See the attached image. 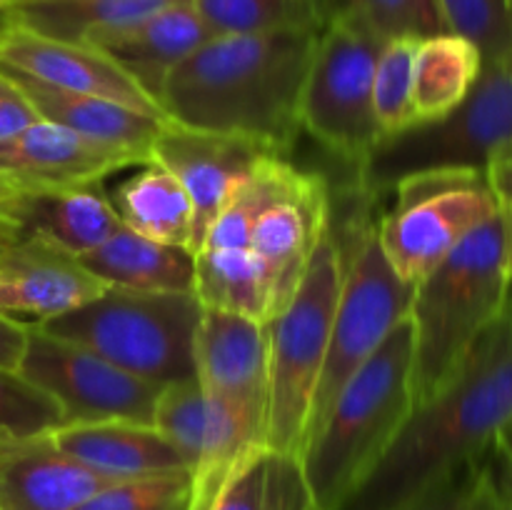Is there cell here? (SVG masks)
<instances>
[{
    "label": "cell",
    "instance_id": "cell-1",
    "mask_svg": "<svg viewBox=\"0 0 512 510\" xmlns=\"http://www.w3.org/2000/svg\"><path fill=\"white\" fill-rule=\"evenodd\" d=\"M323 20L210 38L168 75L160 110L170 123L240 135L288 155L300 133V93Z\"/></svg>",
    "mask_w": 512,
    "mask_h": 510
},
{
    "label": "cell",
    "instance_id": "cell-2",
    "mask_svg": "<svg viewBox=\"0 0 512 510\" xmlns=\"http://www.w3.org/2000/svg\"><path fill=\"white\" fill-rule=\"evenodd\" d=\"M512 415V293L453 378L405 420L383 458L338 510H393L488 453Z\"/></svg>",
    "mask_w": 512,
    "mask_h": 510
},
{
    "label": "cell",
    "instance_id": "cell-3",
    "mask_svg": "<svg viewBox=\"0 0 512 510\" xmlns=\"http://www.w3.org/2000/svg\"><path fill=\"white\" fill-rule=\"evenodd\" d=\"M512 293L503 210L460 240L413 288V393L428 403L460 368Z\"/></svg>",
    "mask_w": 512,
    "mask_h": 510
},
{
    "label": "cell",
    "instance_id": "cell-4",
    "mask_svg": "<svg viewBox=\"0 0 512 510\" xmlns=\"http://www.w3.org/2000/svg\"><path fill=\"white\" fill-rule=\"evenodd\" d=\"M415 410L413 323L405 315L343 385L303 450L318 510H338L393 445Z\"/></svg>",
    "mask_w": 512,
    "mask_h": 510
},
{
    "label": "cell",
    "instance_id": "cell-5",
    "mask_svg": "<svg viewBox=\"0 0 512 510\" xmlns=\"http://www.w3.org/2000/svg\"><path fill=\"white\" fill-rule=\"evenodd\" d=\"M343 275V245L333 225H328L290 303L265 325L270 378L265 420L268 448L303 455Z\"/></svg>",
    "mask_w": 512,
    "mask_h": 510
},
{
    "label": "cell",
    "instance_id": "cell-6",
    "mask_svg": "<svg viewBox=\"0 0 512 510\" xmlns=\"http://www.w3.org/2000/svg\"><path fill=\"white\" fill-rule=\"evenodd\" d=\"M203 305L195 293L108 288L90 303L33 325L53 338L83 345L108 363L173 385L195 378L193 340Z\"/></svg>",
    "mask_w": 512,
    "mask_h": 510
},
{
    "label": "cell",
    "instance_id": "cell-7",
    "mask_svg": "<svg viewBox=\"0 0 512 510\" xmlns=\"http://www.w3.org/2000/svg\"><path fill=\"white\" fill-rule=\"evenodd\" d=\"M508 143L512 73L503 63H483L478 83L453 113L380 140L355 170V185L365 198H378L415 175H485L490 158Z\"/></svg>",
    "mask_w": 512,
    "mask_h": 510
},
{
    "label": "cell",
    "instance_id": "cell-8",
    "mask_svg": "<svg viewBox=\"0 0 512 510\" xmlns=\"http://www.w3.org/2000/svg\"><path fill=\"white\" fill-rule=\"evenodd\" d=\"M383 43L343 0L325 13L300 93V130L355 170L380 143L373 83Z\"/></svg>",
    "mask_w": 512,
    "mask_h": 510
},
{
    "label": "cell",
    "instance_id": "cell-9",
    "mask_svg": "<svg viewBox=\"0 0 512 510\" xmlns=\"http://www.w3.org/2000/svg\"><path fill=\"white\" fill-rule=\"evenodd\" d=\"M353 235L350 243L340 240L345 255L343 288L313 400L308 438L325 420L343 385L368 363L395 325L410 313L413 300V285L403 283L385 260L375 225H360Z\"/></svg>",
    "mask_w": 512,
    "mask_h": 510
},
{
    "label": "cell",
    "instance_id": "cell-10",
    "mask_svg": "<svg viewBox=\"0 0 512 510\" xmlns=\"http://www.w3.org/2000/svg\"><path fill=\"white\" fill-rule=\"evenodd\" d=\"M393 193L398 205L375 230L390 268L413 288L500 210L483 173L415 175L395 185Z\"/></svg>",
    "mask_w": 512,
    "mask_h": 510
},
{
    "label": "cell",
    "instance_id": "cell-11",
    "mask_svg": "<svg viewBox=\"0 0 512 510\" xmlns=\"http://www.w3.org/2000/svg\"><path fill=\"white\" fill-rule=\"evenodd\" d=\"M18 373L60 405L65 425L103 420L153 425L155 403L163 393L160 385L108 363L93 350L38 328H28Z\"/></svg>",
    "mask_w": 512,
    "mask_h": 510
},
{
    "label": "cell",
    "instance_id": "cell-12",
    "mask_svg": "<svg viewBox=\"0 0 512 510\" xmlns=\"http://www.w3.org/2000/svg\"><path fill=\"white\" fill-rule=\"evenodd\" d=\"M153 425L175 445L193 480L190 510H208L250 450L265 445V420L208 395L198 380L165 385Z\"/></svg>",
    "mask_w": 512,
    "mask_h": 510
},
{
    "label": "cell",
    "instance_id": "cell-13",
    "mask_svg": "<svg viewBox=\"0 0 512 510\" xmlns=\"http://www.w3.org/2000/svg\"><path fill=\"white\" fill-rule=\"evenodd\" d=\"M328 225V183L318 173H308L290 163L280 188L255 218L248 243L268 275L275 315L298 290L315 245Z\"/></svg>",
    "mask_w": 512,
    "mask_h": 510
},
{
    "label": "cell",
    "instance_id": "cell-14",
    "mask_svg": "<svg viewBox=\"0 0 512 510\" xmlns=\"http://www.w3.org/2000/svg\"><path fill=\"white\" fill-rule=\"evenodd\" d=\"M270 155L278 153L268 145L240 135L185 128L170 120L165 123L155 140L150 160L170 170L190 195L195 210L193 255L203 245L205 230L215 215Z\"/></svg>",
    "mask_w": 512,
    "mask_h": 510
},
{
    "label": "cell",
    "instance_id": "cell-15",
    "mask_svg": "<svg viewBox=\"0 0 512 510\" xmlns=\"http://www.w3.org/2000/svg\"><path fill=\"white\" fill-rule=\"evenodd\" d=\"M108 285L43 238H15L0 253V315L33 328L98 298Z\"/></svg>",
    "mask_w": 512,
    "mask_h": 510
},
{
    "label": "cell",
    "instance_id": "cell-16",
    "mask_svg": "<svg viewBox=\"0 0 512 510\" xmlns=\"http://www.w3.org/2000/svg\"><path fill=\"white\" fill-rule=\"evenodd\" d=\"M195 380L208 395L268 420V328L243 315L203 308L193 340Z\"/></svg>",
    "mask_w": 512,
    "mask_h": 510
},
{
    "label": "cell",
    "instance_id": "cell-17",
    "mask_svg": "<svg viewBox=\"0 0 512 510\" xmlns=\"http://www.w3.org/2000/svg\"><path fill=\"white\" fill-rule=\"evenodd\" d=\"M0 63L53 88L113 100L153 118L168 120L160 105L145 95L130 75L90 45L60 43L10 23V28L0 35Z\"/></svg>",
    "mask_w": 512,
    "mask_h": 510
},
{
    "label": "cell",
    "instance_id": "cell-18",
    "mask_svg": "<svg viewBox=\"0 0 512 510\" xmlns=\"http://www.w3.org/2000/svg\"><path fill=\"white\" fill-rule=\"evenodd\" d=\"M130 165H140V160L48 120H38L0 143V175L18 190L103 183Z\"/></svg>",
    "mask_w": 512,
    "mask_h": 510
},
{
    "label": "cell",
    "instance_id": "cell-19",
    "mask_svg": "<svg viewBox=\"0 0 512 510\" xmlns=\"http://www.w3.org/2000/svg\"><path fill=\"white\" fill-rule=\"evenodd\" d=\"M110 483L65 455L53 433L0 435V510H73Z\"/></svg>",
    "mask_w": 512,
    "mask_h": 510
},
{
    "label": "cell",
    "instance_id": "cell-20",
    "mask_svg": "<svg viewBox=\"0 0 512 510\" xmlns=\"http://www.w3.org/2000/svg\"><path fill=\"white\" fill-rule=\"evenodd\" d=\"M213 38L193 3L168 5L128 28L98 35L90 48L108 55L145 95L158 103L168 75Z\"/></svg>",
    "mask_w": 512,
    "mask_h": 510
},
{
    "label": "cell",
    "instance_id": "cell-21",
    "mask_svg": "<svg viewBox=\"0 0 512 510\" xmlns=\"http://www.w3.org/2000/svg\"><path fill=\"white\" fill-rule=\"evenodd\" d=\"M0 213L13 220L18 238H43L75 258L105 243L120 225L100 183L20 190Z\"/></svg>",
    "mask_w": 512,
    "mask_h": 510
},
{
    "label": "cell",
    "instance_id": "cell-22",
    "mask_svg": "<svg viewBox=\"0 0 512 510\" xmlns=\"http://www.w3.org/2000/svg\"><path fill=\"white\" fill-rule=\"evenodd\" d=\"M0 70L20 85V90L28 95L43 120L63 125V128L98 140V143L125 150L140 163H148L155 140L168 123V120L153 118V115H145L128 105L113 103V100L53 88V85L40 83V80L3 63H0Z\"/></svg>",
    "mask_w": 512,
    "mask_h": 510
},
{
    "label": "cell",
    "instance_id": "cell-23",
    "mask_svg": "<svg viewBox=\"0 0 512 510\" xmlns=\"http://www.w3.org/2000/svg\"><path fill=\"white\" fill-rule=\"evenodd\" d=\"M53 440L65 455L108 480L188 470L183 455L155 425L130 420L70 423L53 430Z\"/></svg>",
    "mask_w": 512,
    "mask_h": 510
},
{
    "label": "cell",
    "instance_id": "cell-24",
    "mask_svg": "<svg viewBox=\"0 0 512 510\" xmlns=\"http://www.w3.org/2000/svg\"><path fill=\"white\" fill-rule=\"evenodd\" d=\"M85 270L105 285L148 293H193L195 255L175 245L155 243L123 223L105 243L80 255Z\"/></svg>",
    "mask_w": 512,
    "mask_h": 510
},
{
    "label": "cell",
    "instance_id": "cell-25",
    "mask_svg": "<svg viewBox=\"0 0 512 510\" xmlns=\"http://www.w3.org/2000/svg\"><path fill=\"white\" fill-rule=\"evenodd\" d=\"M115 215L125 228L193 253L195 210L190 195L170 170L148 160L110 195Z\"/></svg>",
    "mask_w": 512,
    "mask_h": 510
},
{
    "label": "cell",
    "instance_id": "cell-26",
    "mask_svg": "<svg viewBox=\"0 0 512 510\" xmlns=\"http://www.w3.org/2000/svg\"><path fill=\"white\" fill-rule=\"evenodd\" d=\"M183 0H15L10 20L60 43L90 45L98 35L128 28Z\"/></svg>",
    "mask_w": 512,
    "mask_h": 510
},
{
    "label": "cell",
    "instance_id": "cell-27",
    "mask_svg": "<svg viewBox=\"0 0 512 510\" xmlns=\"http://www.w3.org/2000/svg\"><path fill=\"white\" fill-rule=\"evenodd\" d=\"M208 510H318L300 455L283 450H250Z\"/></svg>",
    "mask_w": 512,
    "mask_h": 510
},
{
    "label": "cell",
    "instance_id": "cell-28",
    "mask_svg": "<svg viewBox=\"0 0 512 510\" xmlns=\"http://www.w3.org/2000/svg\"><path fill=\"white\" fill-rule=\"evenodd\" d=\"M483 70L478 45L455 33H440L418 40L413 65V103L418 123L453 113Z\"/></svg>",
    "mask_w": 512,
    "mask_h": 510
},
{
    "label": "cell",
    "instance_id": "cell-29",
    "mask_svg": "<svg viewBox=\"0 0 512 510\" xmlns=\"http://www.w3.org/2000/svg\"><path fill=\"white\" fill-rule=\"evenodd\" d=\"M193 293L203 308L243 315L260 325L275 318L268 275L250 248L198 250Z\"/></svg>",
    "mask_w": 512,
    "mask_h": 510
},
{
    "label": "cell",
    "instance_id": "cell-30",
    "mask_svg": "<svg viewBox=\"0 0 512 510\" xmlns=\"http://www.w3.org/2000/svg\"><path fill=\"white\" fill-rule=\"evenodd\" d=\"M393 510H512V475L493 445Z\"/></svg>",
    "mask_w": 512,
    "mask_h": 510
},
{
    "label": "cell",
    "instance_id": "cell-31",
    "mask_svg": "<svg viewBox=\"0 0 512 510\" xmlns=\"http://www.w3.org/2000/svg\"><path fill=\"white\" fill-rule=\"evenodd\" d=\"M213 38L320 23V0H190Z\"/></svg>",
    "mask_w": 512,
    "mask_h": 510
},
{
    "label": "cell",
    "instance_id": "cell-32",
    "mask_svg": "<svg viewBox=\"0 0 512 510\" xmlns=\"http://www.w3.org/2000/svg\"><path fill=\"white\" fill-rule=\"evenodd\" d=\"M418 40L395 38L385 40L375 65L373 105L380 140L393 138L403 130L418 125L413 103V65Z\"/></svg>",
    "mask_w": 512,
    "mask_h": 510
},
{
    "label": "cell",
    "instance_id": "cell-33",
    "mask_svg": "<svg viewBox=\"0 0 512 510\" xmlns=\"http://www.w3.org/2000/svg\"><path fill=\"white\" fill-rule=\"evenodd\" d=\"M193 480L188 470L115 480L73 510H190Z\"/></svg>",
    "mask_w": 512,
    "mask_h": 510
},
{
    "label": "cell",
    "instance_id": "cell-34",
    "mask_svg": "<svg viewBox=\"0 0 512 510\" xmlns=\"http://www.w3.org/2000/svg\"><path fill=\"white\" fill-rule=\"evenodd\" d=\"M448 30L478 45L483 63H503L512 48V0H438Z\"/></svg>",
    "mask_w": 512,
    "mask_h": 510
},
{
    "label": "cell",
    "instance_id": "cell-35",
    "mask_svg": "<svg viewBox=\"0 0 512 510\" xmlns=\"http://www.w3.org/2000/svg\"><path fill=\"white\" fill-rule=\"evenodd\" d=\"M65 415L48 393L25 380L18 370L0 368V435L53 433L63 428Z\"/></svg>",
    "mask_w": 512,
    "mask_h": 510
},
{
    "label": "cell",
    "instance_id": "cell-36",
    "mask_svg": "<svg viewBox=\"0 0 512 510\" xmlns=\"http://www.w3.org/2000/svg\"><path fill=\"white\" fill-rule=\"evenodd\" d=\"M383 40L450 33L438 0H345Z\"/></svg>",
    "mask_w": 512,
    "mask_h": 510
},
{
    "label": "cell",
    "instance_id": "cell-37",
    "mask_svg": "<svg viewBox=\"0 0 512 510\" xmlns=\"http://www.w3.org/2000/svg\"><path fill=\"white\" fill-rule=\"evenodd\" d=\"M40 118V113L35 110V105L30 103L28 95L20 90V85L13 78L0 70V143L15 138L18 133H23L25 128L35 125Z\"/></svg>",
    "mask_w": 512,
    "mask_h": 510
},
{
    "label": "cell",
    "instance_id": "cell-38",
    "mask_svg": "<svg viewBox=\"0 0 512 510\" xmlns=\"http://www.w3.org/2000/svg\"><path fill=\"white\" fill-rule=\"evenodd\" d=\"M485 183L500 205H512V143L503 145L485 168Z\"/></svg>",
    "mask_w": 512,
    "mask_h": 510
},
{
    "label": "cell",
    "instance_id": "cell-39",
    "mask_svg": "<svg viewBox=\"0 0 512 510\" xmlns=\"http://www.w3.org/2000/svg\"><path fill=\"white\" fill-rule=\"evenodd\" d=\"M28 345V328L0 315V368L18 370Z\"/></svg>",
    "mask_w": 512,
    "mask_h": 510
},
{
    "label": "cell",
    "instance_id": "cell-40",
    "mask_svg": "<svg viewBox=\"0 0 512 510\" xmlns=\"http://www.w3.org/2000/svg\"><path fill=\"white\" fill-rule=\"evenodd\" d=\"M495 450H498L500 460L505 463L508 473L512 475V415L503 423V428L495 435Z\"/></svg>",
    "mask_w": 512,
    "mask_h": 510
},
{
    "label": "cell",
    "instance_id": "cell-41",
    "mask_svg": "<svg viewBox=\"0 0 512 510\" xmlns=\"http://www.w3.org/2000/svg\"><path fill=\"white\" fill-rule=\"evenodd\" d=\"M18 238V230H15V225H13V220L8 218V215H3L0 213V240H15Z\"/></svg>",
    "mask_w": 512,
    "mask_h": 510
},
{
    "label": "cell",
    "instance_id": "cell-42",
    "mask_svg": "<svg viewBox=\"0 0 512 510\" xmlns=\"http://www.w3.org/2000/svg\"><path fill=\"white\" fill-rule=\"evenodd\" d=\"M15 193H20V190L15 188V185L10 183L8 178H3V175H0V205H3L5 200H10V198H13Z\"/></svg>",
    "mask_w": 512,
    "mask_h": 510
},
{
    "label": "cell",
    "instance_id": "cell-43",
    "mask_svg": "<svg viewBox=\"0 0 512 510\" xmlns=\"http://www.w3.org/2000/svg\"><path fill=\"white\" fill-rule=\"evenodd\" d=\"M505 215V225H508V250H510V268H512V205H500Z\"/></svg>",
    "mask_w": 512,
    "mask_h": 510
},
{
    "label": "cell",
    "instance_id": "cell-44",
    "mask_svg": "<svg viewBox=\"0 0 512 510\" xmlns=\"http://www.w3.org/2000/svg\"><path fill=\"white\" fill-rule=\"evenodd\" d=\"M10 23H13V20H10V10L8 8H0V35H3L5 30L10 28Z\"/></svg>",
    "mask_w": 512,
    "mask_h": 510
},
{
    "label": "cell",
    "instance_id": "cell-45",
    "mask_svg": "<svg viewBox=\"0 0 512 510\" xmlns=\"http://www.w3.org/2000/svg\"><path fill=\"white\" fill-rule=\"evenodd\" d=\"M503 65H505V68H508V70H510V73H512V48H510V53H508V55H505Z\"/></svg>",
    "mask_w": 512,
    "mask_h": 510
},
{
    "label": "cell",
    "instance_id": "cell-46",
    "mask_svg": "<svg viewBox=\"0 0 512 510\" xmlns=\"http://www.w3.org/2000/svg\"><path fill=\"white\" fill-rule=\"evenodd\" d=\"M10 3H13V0H0V8H8Z\"/></svg>",
    "mask_w": 512,
    "mask_h": 510
},
{
    "label": "cell",
    "instance_id": "cell-47",
    "mask_svg": "<svg viewBox=\"0 0 512 510\" xmlns=\"http://www.w3.org/2000/svg\"><path fill=\"white\" fill-rule=\"evenodd\" d=\"M5 245H8V240H0V253H3V250H5Z\"/></svg>",
    "mask_w": 512,
    "mask_h": 510
},
{
    "label": "cell",
    "instance_id": "cell-48",
    "mask_svg": "<svg viewBox=\"0 0 512 510\" xmlns=\"http://www.w3.org/2000/svg\"><path fill=\"white\" fill-rule=\"evenodd\" d=\"M13 3H15V0H13Z\"/></svg>",
    "mask_w": 512,
    "mask_h": 510
}]
</instances>
